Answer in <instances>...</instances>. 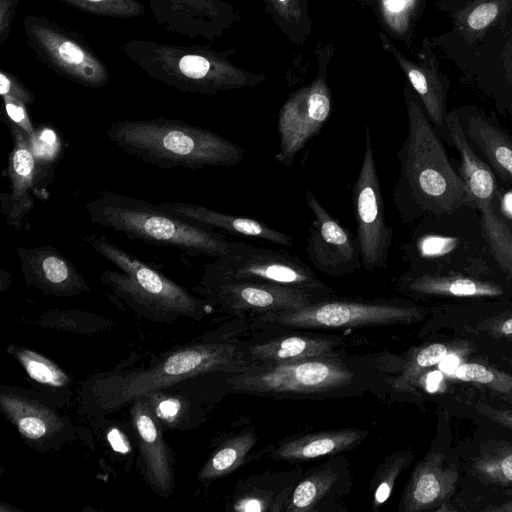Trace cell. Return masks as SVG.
I'll return each instance as SVG.
<instances>
[{
  "instance_id": "obj_1",
  "label": "cell",
  "mask_w": 512,
  "mask_h": 512,
  "mask_svg": "<svg viewBox=\"0 0 512 512\" xmlns=\"http://www.w3.org/2000/svg\"><path fill=\"white\" fill-rule=\"evenodd\" d=\"M407 112V136L397 152L399 177L393 201L404 224L474 206L470 193L451 163L443 140L427 117L416 93L403 89Z\"/></svg>"
},
{
  "instance_id": "obj_2",
  "label": "cell",
  "mask_w": 512,
  "mask_h": 512,
  "mask_svg": "<svg viewBox=\"0 0 512 512\" xmlns=\"http://www.w3.org/2000/svg\"><path fill=\"white\" fill-rule=\"evenodd\" d=\"M107 136L122 151L162 169L231 167L246 150L202 127L167 118L116 121Z\"/></svg>"
},
{
  "instance_id": "obj_3",
  "label": "cell",
  "mask_w": 512,
  "mask_h": 512,
  "mask_svg": "<svg viewBox=\"0 0 512 512\" xmlns=\"http://www.w3.org/2000/svg\"><path fill=\"white\" fill-rule=\"evenodd\" d=\"M248 367L244 343L208 339L166 353L148 368L97 378L90 387L91 399L94 408L112 412L187 378L219 372L234 374Z\"/></svg>"
},
{
  "instance_id": "obj_4",
  "label": "cell",
  "mask_w": 512,
  "mask_h": 512,
  "mask_svg": "<svg viewBox=\"0 0 512 512\" xmlns=\"http://www.w3.org/2000/svg\"><path fill=\"white\" fill-rule=\"evenodd\" d=\"M416 223L402 247L410 270L462 273L509 284L490 253L475 206L463 205Z\"/></svg>"
},
{
  "instance_id": "obj_5",
  "label": "cell",
  "mask_w": 512,
  "mask_h": 512,
  "mask_svg": "<svg viewBox=\"0 0 512 512\" xmlns=\"http://www.w3.org/2000/svg\"><path fill=\"white\" fill-rule=\"evenodd\" d=\"M90 222L142 242L179 249L211 259L228 254L235 241L190 223L159 204L114 192H102L86 204Z\"/></svg>"
},
{
  "instance_id": "obj_6",
  "label": "cell",
  "mask_w": 512,
  "mask_h": 512,
  "mask_svg": "<svg viewBox=\"0 0 512 512\" xmlns=\"http://www.w3.org/2000/svg\"><path fill=\"white\" fill-rule=\"evenodd\" d=\"M83 240L117 268L104 270L99 275L102 284L140 316L169 322L180 317L200 320L209 313L212 305L207 300L192 295L104 235L93 233Z\"/></svg>"
},
{
  "instance_id": "obj_7",
  "label": "cell",
  "mask_w": 512,
  "mask_h": 512,
  "mask_svg": "<svg viewBox=\"0 0 512 512\" xmlns=\"http://www.w3.org/2000/svg\"><path fill=\"white\" fill-rule=\"evenodd\" d=\"M437 48L461 83L512 121V7L473 40Z\"/></svg>"
},
{
  "instance_id": "obj_8",
  "label": "cell",
  "mask_w": 512,
  "mask_h": 512,
  "mask_svg": "<svg viewBox=\"0 0 512 512\" xmlns=\"http://www.w3.org/2000/svg\"><path fill=\"white\" fill-rule=\"evenodd\" d=\"M446 123L444 141L459 154L458 171L479 211L490 253L512 286V219L503 211L499 180L468 142L455 108L449 111Z\"/></svg>"
},
{
  "instance_id": "obj_9",
  "label": "cell",
  "mask_w": 512,
  "mask_h": 512,
  "mask_svg": "<svg viewBox=\"0 0 512 512\" xmlns=\"http://www.w3.org/2000/svg\"><path fill=\"white\" fill-rule=\"evenodd\" d=\"M427 310L404 299L343 300L334 297L302 308L250 318L256 324L293 329L365 328L419 321Z\"/></svg>"
},
{
  "instance_id": "obj_10",
  "label": "cell",
  "mask_w": 512,
  "mask_h": 512,
  "mask_svg": "<svg viewBox=\"0 0 512 512\" xmlns=\"http://www.w3.org/2000/svg\"><path fill=\"white\" fill-rule=\"evenodd\" d=\"M356 370L339 354L262 366L230 374L233 391L262 396H310L340 391L356 380Z\"/></svg>"
},
{
  "instance_id": "obj_11",
  "label": "cell",
  "mask_w": 512,
  "mask_h": 512,
  "mask_svg": "<svg viewBox=\"0 0 512 512\" xmlns=\"http://www.w3.org/2000/svg\"><path fill=\"white\" fill-rule=\"evenodd\" d=\"M201 283L264 282L305 290L323 299L334 297L300 258L285 251L236 242L232 250L203 266Z\"/></svg>"
},
{
  "instance_id": "obj_12",
  "label": "cell",
  "mask_w": 512,
  "mask_h": 512,
  "mask_svg": "<svg viewBox=\"0 0 512 512\" xmlns=\"http://www.w3.org/2000/svg\"><path fill=\"white\" fill-rule=\"evenodd\" d=\"M333 45L327 44L318 53V72L311 83L290 94L277 117L280 137L275 160L292 166L299 151L327 122L332 111V93L327 83V68Z\"/></svg>"
},
{
  "instance_id": "obj_13",
  "label": "cell",
  "mask_w": 512,
  "mask_h": 512,
  "mask_svg": "<svg viewBox=\"0 0 512 512\" xmlns=\"http://www.w3.org/2000/svg\"><path fill=\"white\" fill-rule=\"evenodd\" d=\"M364 130V157L358 176L352 185V201L357 228L356 240L362 267L371 272L388 267L394 231L385 221L371 131L368 125Z\"/></svg>"
},
{
  "instance_id": "obj_14",
  "label": "cell",
  "mask_w": 512,
  "mask_h": 512,
  "mask_svg": "<svg viewBox=\"0 0 512 512\" xmlns=\"http://www.w3.org/2000/svg\"><path fill=\"white\" fill-rule=\"evenodd\" d=\"M193 290L212 306L249 319L265 313L302 308L324 300L311 292L264 282L199 283Z\"/></svg>"
},
{
  "instance_id": "obj_15",
  "label": "cell",
  "mask_w": 512,
  "mask_h": 512,
  "mask_svg": "<svg viewBox=\"0 0 512 512\" xmlns=\"http://www.w3.org/2000/svg\"><path fill=\"white\" fill-rule=\"evenodd\" d=\"M312 212L306 254L316 270L332 277L353 274L362 266L356 238L319 202L310 189L305 191Z\"/></svg>"
},
{
  "instance_id": "obj_16",
  "label": "cell",
  "mask_w": 512,
  "mask_h": 512,
  "mask_svg": "<svg viewBox=\"0 0 512 512\" xmlns=\"http://www.w3.org/2000/svg\"><path fill=\"white\" fill-rule=\"evenodd\" d=\"M379 37L384 50L394 57L406 75L427 117L444 141L447 127L446 120L449 113L447 98L450 81L440 70L430 37L426 36L422 39L417 61L407 58L389 40L386 33L380 32Z\"/></svg>"
},
{
  "instance_id": "obj_17",
  "label": "cell",
  "mask_w": 512,
  "mask_h": 512,
  "mask_svg": "<svg viewBox=\"0 0 512 512\" xmlns=\"http://www.w3.org/2000/svg\"><path fill=\"white\" fill-rule=\"evenodd\" d=\"M399 292L414 297L458 299H505L512 286L505 282L462 273L415 271L408 269L397 280Z\"/></svg>"
},
{
  "instance_id": "obj_18",
  "label": "cell",
  "mask_w": 512,
  "mask_h": 512,
  "mask_svg": "<svg viewBox=\"0 0 512 512\" xmlns=\"http://www.w3.org/2000/svg\"><path fill=\"white\" fill-rule=\"evenodd\" d=\"M23 278L28 286L43 294L73 297L90 291L83 275L73 262L51 245L17 247Z\"/></svg>"
},
{
  "instance_id": "obj_19",
  "label": "cell",
  "mask_w": 512,
  "mask_h": 512,
  "mask_svg": "<svg viewBox=\"0 0 512 512\" xmlns=\"http://www.w3.org/2000/svg\"><path fill=\"white\" fill-rule=\"evenodd\" d=\"M130 414L138 436L144 479L157 495L169 497L175 488L173 457L149 398L142 396L132 401Z\"/></svg>"
},
{
  "instance_id": "obj_20",
  "label": "cell",
  "mask_w": 512,
  "mask_h": 512,
  "mask_svg": "<svg viewBox=\"0 0 512 512\" xmlns=\"http://www.w3.org/2000/svg\"><path fill=\"white\" fill-rule=\"evenodd\" d=\"M463 132L498 180L512 187V136L496 117L474 105L454 107Z\"/></svg>"
},
{
  "instance_id": "obj_21",
  "label": "cell",
  "mask_w": 512,
  "mask_h": 512,
  "mask_svg": "<svg viewBox=\"0 0 512 512\" xmlns=\"http://www.w3.org/2000/svg\"><path fill=\"white\" fill-rule=\"evenodd\" d=\"M13 148L8 157V178L10 190L0 196L1 212L9 225L20 229L22 221L31 211L37 162L33 144L27 133L10 123Z\"/></svg>"
},
{
  "instance_id": "obj_22",
  "label": "cell",
  "mask_w": 512,
  "mask_h": 512,
  "mask_svg": "<svg viewBox=\"0 0 512 512\" xmlns=\"http://www.w3.org/2000/svg\"><path fill=\"white\" fill-rule=\"evenodd\" d=\"M0 407L19 434L40 447L49 446L64 435L67 423L52 408L11 388L0 392Z\"/></svg>"
},
{
  "instance_id": "obj_23",
  "label": "cell",
  "mask_w": 512,
  "mask_h": 512,
  "mask_svg": "<svg viewBox=\"0 0 512 512\" xmlns=\"http://www.w3.org/2000/svg\"><path fill=\"white\" fill-rule=\"evenodd\" d=\"M458 472L433 452L415 467L400 502V511L420 512L441 505L456 490Z\"/></svg>"
},
{
  "instance_id": "obj_24",
  "label": "cell",
  "mask_w": 512,
  "mask_h": 512,
  "mask_svg": "<svg viewBox=\"0 0 512 512\" xmlns=\"http://www.w3.org/2000/svg\"><path fill=\"white\" fill-rule=\"evenodd\" d=\"M436 8L450 19L451 28L430 37L433 47L469 42L512 7V0H436Z\"/></svg>"
},
{
  "instance_id": "obj_25",
  "label": "cell",
  "mask_w": 512,
  "mask_h": 512,
  "mask_svg": "<svg viewBox=\"0 0 512 512\" xmlns=\"http://www.w3.org/2000/svg\"><path fill=\"white\" fill-rule=\"evenodd\" d=\"M341 345L339 337L296 333L244 344V347L249 366H262L339 354Z\"/></svg>"
},
{
  "instance_id": "obj_26",
  "label": "cell",
  "mask_w": 512,
  "mask_h": 512,
  "mask_svg": "<svg viewBox=\"0 0 512 512\" xmlns=\"http://www.w3.org/2000/svg\"><path fill=\"white\" fill-rule=\"evenodd\" d=\"M168 212L190 223L237 237L256 238L282 246H292L293 237L254 218L225 214L202 205L185 202H160Z\"/></svg>"
},
{
  "instance_id": "obj_27",
  "label": "cell",
  "mask_w": 512,
  "mask_h": 512,
  "mask_svg": "<svg viewBox=\"0 0 512 512\" xmlns=\"http://www.w3.org/2000/svg\"><path fill=\"white\" fill-rule=\"evenodd\" d=\"M31 33L42 53L59 71L85 86L99 87L106 83L105 67L80 45L42 26L34 27Z\"/></svg>"
},
{
  "instance_id": "obj_28",
  "label": "cell",
  "mask_w": 512,
  "mask_h": 512,
  "mask_svg": "<svg viewBox=\"0 0 512 512\" xmlns=\"http://www.w3.org/2000/svg\"><path fill=\"white\" fill-rule=\"evenodd\" d=\"M366 434L363 430L345 428L292 437L267 449V457L283 461H304L336 455L358 446Z\"/></svg>"
},
{
  "instance_id": "obj_29",
  "label": "cell",
  "mask_w": 512,
  "mask_h": 512,
  "mask_svg": "<svg viewBox=\"0 0 512 512\" xmlns=\"http://www.w3.org/2000/svg\"><path fill=\"white\" fill-rule=\"evenodd\" d=\"M340 482V464L331 460L298 481L285 504V512L316 511Z\"/></svg>"
},
{
  "instance_id": "obj_30",
  "label": "cell",
  "mask_w": 512,
  "mask_h": 512,
  "mask_svg": "<svg viewBox=\"0 0 512 512\" xmlns=\"http://www.w3.org/2000/svg\"><path fill=\"white\" fill-rule=\"evenodd\" d=\"M383 29L410 45L414 28L426 8V0H372Z\"/></svg>"
},
{
  "instance_id": "obj_31",
  "label": "cell",
  "mask_w": 512,
  "mask_h": 512,
  "mask_svg": "<svg viewBox=\"0 0 512 512\" xmlns=\"http://www.w3.org/2000/svg\"><path fill=\"white\" fill-rule=\"evenodd\" d=\"M256 442V432L252 427L233 435L207 460L198 473V480L212 481L232 473L243 464Z\"/></svg>"
},
{
  "instance_id": "obj_32",
  "label": "cell",
  "mask_w": 512,
  "mask_h": 512,
  "mask_svg": "<svg viewBox=\"0 0 512 512\" xmlns=\"http://www.w3.org/2000/svg\"><path fill=\"white\" fill-rule=\"evenodd\" d=\"M268 15L295 44H303L311 35L308 0H262Z\"/></svg>"
},
{
  "instance_id": "obj_33",
  "label": "cell",
  "mask_w": 512,
  "mask_h": 512,
  "mask_svg": "<svg viewBox=\"0 0 512 512\" xmlns=\"http://www.w3.org/2000/svg\"><path fill=\"white\" fill-rule=\"evenodd\" d=\"M450 353L443 343H432L412 352L404 362L400 374L393 380V387L402 392L414 391L422 375L439 364Z\"/></svg>"
},
{
  "instance_id": "obj_34",
  "label": "cell",
  "mask_w": 512,
  "mask_h": 512,
  "mask_svg": "<svg viewBox=\"0 0 512 512\" xmlns=\"http://www.w3.org/2000/svg\"><path fill=\"white\" fill-rule=\"evenodd\" d=\"M7 351L37 383L54 388H61L70 383L66 372L44 355L16 345H9Z\"/></svg>"
},
{
  "instance_id": "obj_35",
  "label": "cell",
  "mask_w": 512,
  "mask_h": 512,
  "mask_svg": "<svg viewBox=\"0 0 512 512\" xmlns=\"http://www.w3.org/2000/svg\"><path fill=\"white\" fill-rule=\"evenodd\" d=\"M452 375L461 381L479 384L495 392L512 395V375L491 366L466 362L460 364Z\"/></svg>"
},
{
  "instance_id": "obj_36",
  "label": "cell",
  "mask_w": 512,
  "mask_h": 512,
  "mask_svg": "<svg viewBox=\"0 0 512 512\" xmlns=\"http://www.w3.org/2000/svg\"><path fill=\"white\" fill-rule=\"evenodd\" d=\"M477 473L490 483L512 484V448H500L480 457L474 464Z\"/></svg>"
},
{
  "instance_id": "obj_37",
  "label": "cell",
  "mask_w": 512,
  "mask_h": 512,
  "mask_svg": "<svg viewBox=\"0 0 512 512\" xmlns=\"http://www.w3.org/2000/svg\"><path fill=\"white\" fill-rule=\"evenodd\" d=\"M407 453L399 452L389 456L381 465L380 471L374 479L375 491L373 506L379 508L390 497L395 481L405 467L408 459Z\"/></svg>"
},
{
  "instance_id": "obj_38",
  "label": "cell",
  "mask_w": 512,
  "mask_h": 512,
  "mask_svg": "<svg viewBox=\"0 0 512 512\" xmlns=\"http://www.w3.org/2000/svg\"><path fill=\"white\" fill-rule=\"evenodd\" d=\"M92 13L116 17H130L143 13L136 0H61Z\"/></svg>"
},
{
  "instance_id": "obj_39",
  "label": "cell",
  "mask_w": 512,
  "mask_h": 512,
  "mask_svg": "<svg viewBox=\"0 0 512 512\" xmlns=\"http://www.w3.org/2000/svg\"><path fill=\"white\" fill-rule=\"evenodd\" d=\"M3 99L7 115L11 119L12 123L22 128L30 137L32 143L36 141L37 133L25 110V104L9 96H5Z\"/></svg>"
},
{
  "instance_id": "obj_40",
  "label": "cell",
  "mask_w": 512,
  "mask_h": 512,
  "mask_svg": "<svg viewBox=\"0 0 512 512\" xmlns=\"http://www.w3.org/2000/svg\"><path fill=\"white\" fill-rule=\"evenodd\" d=\"M477 410L492 421L512 429V404H490L478 402Z\"/></svg>"
},
{
  "instance_id": "obj_41",
  "label": "cell",
  "mask_w": 512,
  "mask_h": 512,
  "mask_svg": "<svg viewBox=\"0 0 512 512\" xmlns=\"http://www.w3.org/2000/svg\"><path fill=\"white\" fill-rule=\"evenodd\" d=\"M0 93L3 97L9 96L24 103L25 105H29L34 102V95L4 72L0 73Z\"/></svg>"
},
{
  "instance_id": "obj_42",
  "label": "cell",
  "mask_w": 512,
  "mask_h": 512,
  "mask_svg": "<svg viewBox=\"0 0 512 512\" xmlns=\"http://www.w3.org/2000/svg\"><path fill=\"white\" fill-rule=\"evenodd\" d=\"M150 404L157 421L165 423L173 422L182 408L180 401L176 398H162L158 399L154 405L151 402Z\"/></svg>"
},
{
  "instance_id": "obj_43",
  "label": "cell",
  "mask_w": 512,
  "mask_h": 512,
  "mask_svg": "<svg viewBox=\"0 0 512 512\" xmlns=\"http://www.w3.org/2000/svg\"><path fill=\"white\" fill-rule=\"evenodd\" d=\"M491 333L495 336H512V312L492 322Z\"/></svg>"
},
{
  "instance_id": "obj_44",
  "label": "cell",
  "mask_w": 512,
  "mask_h": 512,
  "mask_svg": "<svg viewBox=\"0 0 512 512\" xmlns=\"http://www.w3.org/2000/svg\"><path fill=\"white\" fill-rule=\"evenodd\" d=\"M460 364V358L455 353L450 352L439 363V369L441 372L453 374Z\"/></svg>"
},
{
  "instance_id": "obj_45",
  "label": "cell",
  "mask_w": 512,
  "mask_h": 512,
  "mask_svg": "<svg viewBox=\"0 0 512 512\" xmlns=\"http://www.w3.org/2000/svg\"><path fill=\"white\" fill-rule=\"evenodd\" d=\"M442 380V373L434 371L428 374L426 377V388L429 392H434L438 389L439 384Z\"/></svg>"
},
{
  "instance_id": "obj_46",
  "label": "cell",
  "mask_w": 512,
  "mask_h": 512,
  "mask_svg": "<svg viewBox=\"0 0 512 512\" xmlns=\"http://www.w3.org/2000/svg\"><path fill=\"white\" fill-rule=\"evenodd\" d=\"M486 510L493 512H512V502L502 504L501 506L498 507H490L487 508Z\"/></svg>"
},
{
  "instance_id": "obj_47",
  "label": "cell",
  "mask_w": 512,
  "mask_h": 512,
  "mask_svg": "<svg viewBox=\"0 0 512 512\" xmlns=\"http://www.w3.org/2000/svg\"><path fill=\"white\" fill-rule=\"evenodd\" d=\"M359 3H361L364 6H370L372 5V0H357Z\"/></svg>"
},
{
  "instance_id": "obj_48",
  "label": "cell",
  "mask_w": 512,
  "mask_h": 512,
  "mask_svg": "<svg viewBox=\"0 0 512 512\" xmlns=\"http://www.w3.org/2000/svg\"><path fill=\"white\" fill-rule=\"evenodd\" d=\"M510 363H512V358L509 360Z\"/></svg>"
}]
</instances>
